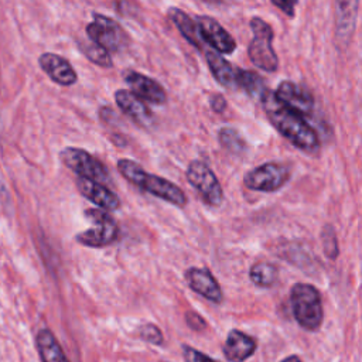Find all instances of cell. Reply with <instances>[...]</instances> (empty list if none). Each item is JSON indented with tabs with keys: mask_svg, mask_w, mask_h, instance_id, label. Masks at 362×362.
Segmentation results:
<instances>
[{
	"mask_svg": "<svg viewBox=\"0 0 362 362\" xmlns=\"http://www.w3.org/2000/svg\"><path fill=\"white\" fill-rule=\"evenodd\" d=\"M262 105L264 113L273 127L287 139L297 148L308 153L317 154L320 150V139L317 132L305 122L304 117L291 112L283 106L276 98L274 93L267 90L262 98Z\"/></svg>",
	"mask_w": 362,
	"mask_h": 362,
	"instance_id": "1",
	"label": "cell"
},
{
	"mask_svg": "<svg viewBox=\"0 0 362 362\" xmlns=\"http://www.w3.org/2000/svg\"><path fill=\"white\" fill-rule=\"evenodd\" d=\"M117 170L129 182L139 187L140 189H144L148 194L161 198L178 208H184L187 205V195L177 184L160 175L146 173L143 167L136 161L120 158L117 161Z\"/></svg>",
	"mask_w": 362,
	"mask_h": 362,
	"instance_id": "2",
	"label": "cell"
},
{
	"mask_svg": "<svg viewBox=\"0 0 362 362\" xmlns=\"http://www.w3.org/2000/svg\"><path fill=\"white\" fill-rule=\"evenodd\" d=\"M291 313L297 324L305 331H318L324 320L320 291L307 283H296L290 290Z\"/></svg>",
	"mask_w": 362,
	"mask_h": 362,
	"instance_id": "3",
	"label": "cell"
},
{
	"mask_svg": "<svg viewBox=\"0 0 362 362\" xmlns=\"http://www.w3.org/2000/svg\"><path fill=\"white\" fill-rule=\"evenodd\" d=\"M253 38L247 47L252 64L266 72H274L279 68V58L272 47L273 28L260 17L250 20Z\"/></svg>",
	"mask_w": 362,
	"mask_h": 362,
	"instance_id": "4",
	"label": "cell"
},
{
	"mask_svg": "<svg viewBox=\"0 0 362 362\" xmlns=\"http://www.w3.org/2000/svg\"><path fill=\"white\" fill-rule=\"evenodd\" d=\"M85 215L95 223V228L78 233L75 236L78 243L88 247H105L117 240L119 226L107 212L99 208H89L85 211Z\"/></svg>",
	"mask_w": 362,
	"mask_h": 362,
	"instance_id": "5",
	"label": "cell"
},
{
	"mask_svg": "<svg viewBox=\"0 0 362 362\" xmlns=\"http://www.w3.org/2000/svg\"><path fill=\"white\" fill-rule=\"evenodd\" d=\"M86 34L92 42L100 45L107 52L123 49L129 41L126 31L117 21L99 13H95L93 21L86 25Z\"/></svg>",
	"mask_w": 362,
	"mask_h": 362,
	"instance_id": "6",
	"label": "cell"
},
{
	"mask_svg": "<svg viewBox=\"0 0 362 362\" xmlns=\"http://www.w3.org/2000/svg\"><path fill=\"white\" fill-rule=\"evenodd\" d=\"M290 175L291 171L286 164L269 161L246 173L243 177V184L252 191L274 192L286 185Z\"/></svg>",
	"mask_w": 362,
	"mask_h": 362,
	"instance_id": "7",
	"label": "cell"
},
{
	"mask_svg": "<svg viewBox=\"0 0 362 362\" xmlns=\"http://www.w3.org/2000/svg\"><path fill=\"white\" fill-rule=\"evenodd\" d=\"M187 180L188 182L199 192L202 199L211 206H219L223 201L222 187L209 168V165L201 160H194L188 164L187 168Z\"/></svg>",
	"mask_w": 362,
	"mask_h": 362,
	"instance_id": "8",
	"label": "cell"
},
{
	"mask_svg": "<svg viewBox=\"0 0 362 362\" xmlns=\"http://www.w3.org/2000/svg\"><path fill=\"white\" fill-rule=\"evenodd\" d=\"M59 158L65 167L78 174L81 178L93 180L98 182L109 180V173L105 165L83 148L65 147L59 153Z\"/></svg>",
	"mask_w": 362,
	"mask_h": 362,
	"instance_id": "9",
	"label": "cell"
},
{
	"mask_svg": "<svg viewBox=\"0 0 362 362\" xmlns=\"http://www.w3.org/2000/svg\"><path fill=\"white\" fill-rule=\"evenodd\" d=\"M274 98L291 112L300 115L301 117L310 116L314 110V98L308 89L294 83L291 81H283L279 83Z\"/></svg>",
	"mask_w": 362,
	"mask_h": 362,
	"instance_id": "10",
	"label": "cell"
},
{
	"mask_svg": "<svg viewBox=\"0 0 362 362\" xmlns=\"http://www.w3.org/2000/svg\"><path fill=\"white\" fill-rule=\"evenodd\" d=\"M197 24L206 45L218 54H232L236 49L235 38L221 25L218 20L209 16H198Z\"/></svg>",
	"mask_w": 362,
	"mask_h": 362,
	"instance_id": "11",
	"label": "cell"
},
{
	"mask_svg": "<svg viewBox=\"0 0 362 362\" xmlns=\"http://www.w3.org/2000/svg\"><path fill=\"white\" fill-rule=\"evenodd\" d=\"M123 79L130 86L132 93L143 102H148L153 105H164L167 102V93L164 88L153 78L127 69L123 72Z\"/></svg>",
	"mask_w": 362,
	"mask_h": 362,
	"instance_id": "12",
	"label": "cell"
},
{
	"mask_svg": "<svg viewBox=\"0 0 362 362\" xmlns=\"http://www.w3.org/2000/svg\"><path fill=\"white\" fill-rule=\"evenodd\" d=\"M185 280L192 291L202 296L208 301L215 304L222 303L223 300L222 288L208 269L189 267L185 272Z\"/></svg>",
	"mask_w": 362,
	"mask_h": 362,
	"instance_id": "13",
	"label": "cell"
},
{
	"mask_svg": "<svg viewBox=\"0 0 362 362\" xmlns=\"http://www.w3.org/2000/svg\"><path fill=\"white\" fill-rule=\"evenodd\" d=\"M76 188L79 189L82 197H85L102 211H116L120 208L119 197L102 182L78 177Z\"/></svg>",
	"mask_w": 362,
	"mask_h": 362,
	"instance_id": "14",
	"label": "cell"
},
{
	"mask_svg": "<svg viewBox=\"0 0 362 362\" xmlns=\"http://www.w3.org/2000/svg\"><path fill=\"white\" fill-rule=\"evenodd\" d=\"M38 64L49 79L61 86H71L78 81V75L69 61L58 54L44 52L40 55Z\"/></svg>",
	"mask_w": 362,
	"mask_h": 362,
	"instance_id": "15",
	"label": "cell"
},
{
	"mask_svg": "<svg viewBox=\"0 0 362 362\" xmlns=\"http://www.w3.org/2000/svg\"><path fill=\"white\" fill-rule=\"evenodd\" d=\"M256 341L239 329H230L222 346L223 356L228 362H245L256 352Z\"/></svg>",
	"mask_w": 362,
	"mask_h": 362,
	"instance_id": "16",
	"label": "cell"
},
{
	"mask_svg": "<svg viewBox=\"0 0 362 362\" xmlns=\"http://www.w3.org/2000/svg\"><path fill=\"white\" fill-rule=\"evenodd\" d=\"M115 100L119 109L129 116L132 120L141 126H148L153 122V113L147 107V105L139 99L136 95H133L130 90L126 89H117L115 92Z\"/></svg>",
	"mask_w": 362,
	"mask_h": 362,
	"instance_id": "17",
	"label": "cell"
},
{
	"mask_svg": "<svg viewBox=\"0 0 362 362\" xmlns=\"http://www.w3.org/2000/svg\"><path fill=\"white\" fill-rule=\"evenodd\" d=\"M168 17L171 18V21L174 23V25L178 28V31L181 33V35L194 47H197L201 51L208 49L206 44L201 35L199 27L197 24L195 20H192L184 10L177 8V7H171L167 10Z\"/></svg>",
	"mask_w": 362,
	"mask_h": 362,
	"instance_id": "18",
	"label": "cell"
},
{
	"mask_svg": "<svg viewBox=\"0 0 362 362\" xmlns=\"http://www.w3.org/2000/svg\"><path fill=\"white\" fill-rule=\"evenodd\" d=\"M205 59L209 66L211 74L216 79V82L225 88L236 89L238 81V69L226 61L221 54L215 52L214 49H205Z\"/></svg>",
	"mask_w": 362,
	"mask_h": 362,
	"instance_id": "19",
	"label": "cell"
},
{
	"mask_svg": "<svg viewBox=\"0 0 362 362\" xmlns=\"http://www.w3.org/2000/svg\"><path fill=\"white\" fill-rule=\"evenodd\" d=\"M35 344L42 362H69L51 329H40L35 337Z\"/></svg>",
	"mask_w": 362,
	"mask_h": 362,
	"instance_id": "20",
	"label": "cell"
},
{
	"mask_svg": "<svg viewBox=\"0 0 362 362\" xmlns=\"http://www.w3.org/2000/svg\"><path fill=\"white\" fill-rule=\"evenodd\" d=\"M249 277L257 287H272L279 279V270L269 262H256L249 269Z\"/></svg>",
	"mask_w": 362,
	"mask_h": 362,
	"instance_id": "21",
	"label": "cell"
},
{
	"mask_svg": "<svg viewBox=\"0 0 362 362\" xmlns=\"http://www.w3.org/2000/svg\"><path fill=\"white\" fill-rule=\"evenodd\" d=\"M238 88H242L246 90V93L255 99L262 100L263 95L267 92L263 79L253 71H245L238 68Z\"/></svg>",
	"mask_w": 362,
	"mask_h": 362,
	"instance_id": "22",
	"label": "cell"
},
{
	"mask_svg": "<svg viewBox=\"0 0 362 362\" xmlns=\"http://www.w3.org/2000/svg\"><path fill=\"white\" fill-rule=\"evenodd\" d=\"M358 1L337 3V28L338 35H349L354 30Z\"/></svg>",
	"mask_w": 362,
	"mask_h": 362,
	"instance_id": "23",
	"label": "cell"
},
{
	"mask_svg": "<svg viewBox=\"0 0 362 362\" xmlns=\"http://www.w3.org/2000/svg\"><path fill=\"white\" fill-rule=\"evenodd\" d=\"M219 141L223 148L232 154H243L246 150V143L242 136L233 127H222L219 130Z\"/></svg>",
	"mask_w": 362,
	"mask_h": 362,
	"instance_id": "24",
	"label": "cell"
},
{
	"mask_svg": "<svg viewBox=\"0 0 362 362\" xmlns=\"http://www.w3.org/2000/svg\"><path fill=\"white\" fill-rule=\"evenodd\" d=\"M79 48L89 61L99 65L100 68H110L113 65L110 54L100 45L89 41V42H81Z\"/></svg>",
	"mask_w": 362,
	"mask_h": 362,
	"instance_id": "25",
	"label": "cell"
},
{
	"mask_svg": "<svg viewBox=\"0 0 362 362\" xmlns=\"http://www.w3.org/2000/svg\"><path fill=\"white\" fill-rule=\"evenodd\" d=\"M321 236H322V247H324L325 256L329 257L331 260H335L339 255V246H338V239L334 228L331 225H325Z\"/></svg>",
	"mask_w": 362,
	"mask_h": 362,
	"instance_id": "26",
	"label": "cell"
},
{
	"mask_svg": "<svg viewBox=\"0 0 362 362\" xmlns=\"http://www.w3.org/2000/svg\"><path fill=\"white\" fill-rule=\"evenodd\" d=\"M139 337L143 341L153 344V345H161L164 341L160 328L151 322H147V324H143L139 327Z\"/></svg>",
	"mask_w": 362,
	"mask_h": 362,
	"instance_id": "27",
	"label": "cell"
},
{
	"mask_svg": "<svg viewBox=\"0 0 362 362\" xmlns=\"http://www.w3.org/2000/svg\"><path fill=\"white\" fill-rule=\"evenodd\" d=\"M182 352H184V358L187 362H216L206 354H204L189 345H182Z\"/></svg>",
	"mask_w": 362,
	"mask_h": 362,
	"instance_id": "28",
	"label": "cell"
},
{
	"mask_svg": "<svg viewBox=\"0 0 362 362\" xmlns=\"http://www.w3.org/2000/svg\"><path fill=\"white\" fill-rule=\"evenodd\" d=\"M185 321H187V325L194 331H202L206 327L205 320L195 311H188L185 314Z\"/></svg>",
	"mask_w": 362,
	"mask_h": 362,
	"instance_id": "29",
	"label": "cell"
},
{
	"mask_svg": "<svg viewBox=\"0 0 362 362\" xmlns=\"http://www.w3.org/2000/svg\"><path fill=\"white\" fill-rule=\"evenodd\" d=\"M209 106L214 112L222 113L226 109V100L221 93H212L209 96Z\"/></svg>",
	"mask_w": 362,
	"mask_h": 362,
	"instance_id": "30",
	"label": "cell"
},
{
	"mask_svg": "<svg viewBox=\"0 0 362 362\" xmlns=\"http://www.w3.org/2000/svg\"><path fill=\"white\" fill-rule=\"evenodd\" d=\"M296 1H273V6L279 7L280 10L284 11V14H287L288 17H294V7H296Z\"/></svg>",
	"mask_w": 362,
	"mask_h": 362,
	"instance_id": "31",
	"label": "cell"
},
{
	"mask_svg": "<svg viewBox=\"0 0 362 362\" xmlns=\"http://www.w3.org/2000/svg\"><path fill=\"white\" fill-rule=\"evenodd\" d=\"M280 362H303L297 355H288L287 358H284L283 361H280Z\"/></svg>",
	"mask_w": 362,
	"mask_h": 362,
	"instance_id": "32",
	"label": "cell"
}]
</instances>
